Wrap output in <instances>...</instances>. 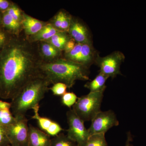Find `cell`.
I'll list each match as a JSON object with an SVG mask.
<instances>
[{"label":"cell","instance_id":"f1b7e54d","mask_svg":"<svg viewBox=\"0 0 146 146\" xmlns=\"http://www.w3.org/2000/svg\"><path fill=\"white\" fill-rule=\"evenodd\" d=\"M14 3L8 0H0V11L5 12L13 5Z\"/></svg>","mask_w":146,"mask_h":146},{"label":"cell","instance_id":"9c48e42d","mask_svg":"<svg viewBox=\"0 0 146 146\" xmlns=\"http://www.w3.org/2000/svg\"><path fill=\"white\" fill-rule=\"evenodd\" d=\"M68 33L77 44H92L91 34L89 29L78 18L72 16Z\"/></svg>","mask_w":146,"mask_h":146},{"label":"cell","instance_id":"83f0119b","mask_svg":"<svg viewBox=\"0 0 146 146\" xmlns=\"http://www.w3.org/2000/svg\"><path fill=\"white\" fill-rule=\"evenodd\" d=\"M10 35V34L5 31L2 27H0V51L5 44Z\"/></svg>","mask_w":146,"mask_h":146},{"label":"cell","instance_id":"30bf717a","mask_svg":"<svg viewBox=\"0 0 146 146\" xmlns=\"http://www.w3.org/2000/svg\"><path fill=\"white\" fill-rule=\"evenodd\" d=\"M39 104L33 108L34 115L32 118L37 121V123L41 130L50 136H57L63 130V128L58 123L48 118L41 117L39 115Z\"/></svg>","mask_w":146,"mask_h":146},{"label":"cell","instance_id":"9a60e30c","mask_svg":"<svg viewBox=\"0 0 146 146\" xmlns=\"http://www.w3.org/2000/svg\"><path fill=\"white\" fill-rule=\"evenodd\" d=\"M1 27L5 31L13 35H19L23 31L22 24L15 21L6 11L2 13Z\"/></svg>","mask_w":146,"mask_h":146},{"label":"cell","instance_id":"ba28073f","mask_svg":"<svg viewBox=\"0 0 146 146\" xmlns=\"http://www.w3.org/2000/svg\"><path fill=\"white\" fill-rule=\"evenodd\" d=\"M91 121V126L88 129L90 136L96 133H105L110 129L119 124L117 117L112 110L100 111Z\"/></svg>","mask_w":146,"mask_h":146},{"label":"cell","instance_id":"3957f363","mask_svg":"<svg viewBox=\"0 0 146 146\" xmlns=\"http://www.w3.org/2000/svg\"><path fill=\"white\" fill-rule=\"evenodd\" d=\"M48 80L41 73L33 79L11 100V111L16 118L25 117L29 110L39 104L50 90Z\"/></svg>","mask_w":146,"mask_h":146},{"label":"cell","instance_id":"7c38bea8","mask_svg":"<svg viewBox=\"0 0 146 146\" xmlns=\"http://www.w3.org/2000/svg\"><path fill=\"white\" fill-rule=\"evenodd\" d=\"M51 138L43 131L31 125L29 126L28 146H50Z\"/></svg>","mask_w":146,"mask_h":146},{"label":"cell","instance_id":"4dcf8cb0","mask_svg":"<svg viewBox=\"0 0 146 146\" xmlns=\"http://www.w3.org/2000/svg\"><path fill=\"white\" fill-rule=\"evenodd\" d=\"M11 103L8 102L0 100V109L11 110Z\"/></svg>","mask_w":146,"mask_h":146},{"label":"cell","instance_id":"44dd1931","mask_svg":"<svg viewBox=\"0 0 146 146\" xmlns=\"http://www.w3.org/2000/svg\"><path fill=\"white\" fill-rule=\"evenodd\" d=\"M10 110L0 109V125L5 127L16 121Z\"/></svg>","mask_w":146,"mask_h":146},{"label":"cell","instance_id":"d6986e66","mask_svg":"<svg viewBox=\"0 0 146 146\" xmlns=\"http://www.w3.org/2000/svg\"><path fill=\"white\" fill-rule=\"evenodd\" d=\"M77 145L67 135L60 133L51 139L50 146H77Z\"/></svg>","mask_w":146,"mask_h":146},{"label":"cell","instance_id":"8992f818","mask_svg":"<svg viewBox=\"0 0 146 146\" xmlns=\"http://www.w3.org/2000/svg\"><path fill=\"white\" fill-rule=\"evenodd\" d=\"M125 59L123 53L116 51L104 57L97 55L95 62L100 68V72L113 78L121 74L120 67Z\"/></svg>","mask_w":146,"mask_h":146},{"label":"cell","instance_id":"7a4b0ae2","mask_svg":"<svg viewBox=\"0 0 146 146\" xmlns=\"http://www.w3.org/2000/svg\"><path fill=\"white\" fill-rule=\"evenodd\" d=\"M39 71L50 84H65L69 89L76 80H89V68L63 57L52 62L42 61Z\"/></svg>","mask_w":146,"mask_h":146},{"label":"cell","instance_id":"2e32d148","mask_svg":"<svg viewBox=\"0 0 146 146\" xmlns=\"http://www.w3.org/2000/svg\"><path fill=\"white\" fill-rule=\"evenodd\" d=\"M59 31H60L55 28L48 22V24L36 34L26 37L31 43L44 42L47 41Z\"/></svg>","mask_w":146,"mask_h":146},{"label":"cell","instance_id":"7402d4cb","mask_svg":"<svg viewBox=\"0 0 146 146\" xmlns=\"http://www.w3.org/2000/svg\"><path fill=\"white\" fill-rule=\"evenodd\" d=\"M6 12L15 21L22 24L24 11L16 4L14 3L13 5Z\"/></svg>","mask_w":146,"mask_h":146},{"label":"cell","instance_id":"6da1fadb","mask_svg":"<svg viewBox=\"0 0 146 146\" xmlns=\"http://www.w3.org/2000/svg\"><path fill=\"white\" fill-rule=\"evenodd\" d=\"M22 33L10 34L0 51V98L3 99H13L40 74L42 61L37 42L31 43Z\"/></svg>","mask_w":146,"mask_h":146},{"label":"cell","instance_id":"ffe728a7","mask_svg":"<svg viewBox=\"0 0 146 146\" xmlns=\"http://www.w3.org/2000/svg\"><path fill=\"white\" fill-rule=\"evenodd\" d=\"M104 133H96L89 136L85 146H108Z\"/></svg>","mask_w":146,"mask_h":146},{"label":"cell","instance_id":"ac0fdd59","mask_svg":"<svg viewBox=\"0 0 146 146\" xmlns=\"http://www.w3.org/2000/svg\"><path fill=\"white\" fill-rule=\"evenodd\" d=\"M109 77L100 72L92 81L87 82L84 87L89 89L91 92H98L105 89V83Z\"/></svg>","mask_w":146,"mask_h":146},{"label":"cell","instance_id":"4fadbf2b","mask_svg":"<svg viewBox=\"0 0 146 146\" xmlns=\"http://www.w3.org/2000/svg\"><path fill=\"white\" fill-rule=\"evenodd\" d=\"M48 22L43 21L33 18L23 12L22 25L24 34L26 36H29L36 34L40 31Z\"/></svg>","mask_w":146,"mask_h":146},{"label":"cell","instance_id":"484cf974","mask_svg":"<svg viewBox=\"0 0 146 146\" xmlns=\"http://www.w3.org/2000/svg\"><path fill=\"white\" fill-rule=\"evenodd\" d=\"M72 17V16L68 12L65 10H63V19L60 27V31L68 32L70 26Z\"/></svg>","mask_w":146,"mask_h":146},{"label":"cell","instance_id":"e575fe53","mask_svg":"<svg viewBox=\"0 0 146 146\" xmlns=\"http://www.w3.org/2000/svg\"><path fill=\"white\" fill-rule=\"evenodd\" d=\"M8 146H12L11 145H9Z\"/></svg>","mask_w":146,"mask_h":146},{"label":"cell","instance_id":"5bb4252c","mask_svg":"<svg viewBox=\"0 0 146 146\" xmlns=\"http://www.w3.org/2000/svg\"><path fill=\"white\" fill-rule=\"evenodd\" d=\"M97 55L93 44H83L81 50L73 62L89 68L95 62Z\"/></svg>","mask_w":146,"mask_h":146},{"label":"cell","instance_id":"f546056e","mask_svg":"<svg viewBox=\"0 0 146 146\" xmlns=\"http://www.w3.org/2000/svg\"><path fill=\"white\" fill-rule=\"evenodd\" d=\"M76 44L74 40L72 38H71L65 45V48L63 50V54H66L70 52L74 48Z\"/></svg>","mask_w":146,"mask_h":146},{"label":"cell","instance_id":"836d02e7","mask_svg":"<svg viewBox=\"0 0 146 146\" xmlns=\"http://www.w3.org/2000/svg\"><path fill=\"white\" fill-rule=\"evenodd\" d=\"M1 26H2L1 24H0V27H1Z\"/></svg>","mask_w":146,"mask_h":146},{"label":"cell","instance_id":"cb8c5ba5","mask_svg":"<svg viewBox=\"0 0 146 146\" xmlns=\"http://www.w3.org/2000/svg\"><path fill=\"white\" fill-rule=\"evenodd\" d=\"M68 86L65 84L57 83L53 84L52 87L50 88L53 94L55 96H63L66 93Z\"/></svg>","mask_w":146,"mask_h":146},{"label":"cell","instance_id":"8fae6325","mask_svg":"<svg viewBox=\"0 0 146 146\" xmlns=\"http://www.w3.org/2000/svg\"><path fill=\"white\" fill-rule=\"evenodd\" d=\"M38 52L42 62H52L63 57V52L47 42H37Z\"/></svg>","mask_w":146,"mask_h":146},{"label":"cell","instance_id":"d590c367","mask_svg":"<svg viewBox=\"0 0 146 146\" xmlns=\"http://www.w3.org/2000/svg\"><path fill=\"white\" fill-rule=\"evenodd\" d=\"M77 146H79V145H77Z\"/></svg>","mask_w":146,"mask_h":146},{"label":"cell","instance_id":"d4e9b609","mask_svg":"<svg viewBox=\"0 0 146 146\" xmlns=\"http://www.w3.org/2000/svg\"><path fill=\"white\" fill-rule=\"evenodd\" d=\"M63 9H61L58 11L54 16L48 21L49 23L52 25L55 28L60 31L63 19Z\"/></svg>","mask_w":146,"mask_h":146},{"label":"cell","instance_id":"4316f807","mask_svg":"<svg viewBox=\"0 0 146 146\" xmlns=\"http://www.w3.org/2000/svg\"><path fill=\"white\" fill-rule=\"evenodd\" d=\"M10 145V142L4 127L0 125V146H8Z\"/></svg>","mask_w":146,"mask_h":146},{"label":"cell","instance_id":"1f68e13d","mask_svg":"<svg viewBox=\"0 0 146 146\" xmlns=\"http://www.w3.org/2000/svg\"><path fill=\"white\" fill-rule=\"evenodd\" d=\"M132 141V138L131 137V134L129 132L127 134V140L125 146H133V145L131 143V142Z\"/></svg>","mask_w":146,"mask_h":146},{"label":"cell","instance_id":"d6a6232c","mask_svg":"<svg viewBox=\"0 0 146 146\" xmlns=\"http://www.w3.org/2000/svg\"><path fill=\"white\" fill-rule=\"evenodd\" d=\"M2 13L0 11V24L2 25Z\"/></svg>","mask_w":146,"mask_h":146},{"label":"cell","instance_id":"52a82bcc","mask_svg":"<svg viewBox=\"0 0 146 146\" xmlns=\"http://www.w3.org/2000/svg\"><path fill=\"white\" fill-rule=\"evenodd\" d=\"M16 121L4 127L10 145L12 146H28L29 126L25 117L16 118Z\"/></svg>","mask_w":146,"mask_h":146},{"label":"cell","instance_id":"603a6c76","mask_svg":"<svg viewBox=\"0 0 146 146\" xmlns=\"http://www.w3.org/2000/svg\"><path fill=\"white\" fill-rule=\"evenodd\" d=\"M76 95L73 92H66L61 97V102L63 105L70 108L77 100Z\"/></svg>","mask_w":146,"mask_h":146},{"label":"cell","instance_id":"5b68a950","mask_svg":"<svg viewBox=\"0 0 146 146\" xmlns=\"http://www.w3.org/2000/svg\"><path fill=\"white\" fill-rule=\"evenodd\" d=\"M67 118L69 126L67 136L78 145L85 146L90 135L88 129L84 125V122L72 109L67 112Z\"/></svg>","mask_w":146,"mask_h":146},{"label":"cell","instance_id":"e0dca14e","mask_svg":"<svg viewBox=\"0 0 146 146\" xmlns=\"http://www.w3.org/2000/svg\"><path fill=\"white\" fill-rule=\"evenodd\" d=\"M71 38L67 32L60 31L45 42H48L58 49L63 52L65 45Z\"/></svg>","mask_w":146,"mask_h":146},{"label":"cell","instance_id":"277c9868","mask_svg":"<svg viewBox=\"0 0 146 146\" xmlns=\"http://www.w3.org/2000/svg\"><path fill=\"white\" fill-rule=\"evenodd\" d=\"M105 90L90 92L87 95L78 98L73 106L72 110L84 122L91 121L101 111V106Z\"/></svg>","mask_w":146,"mask_h":146}]
</instances>
